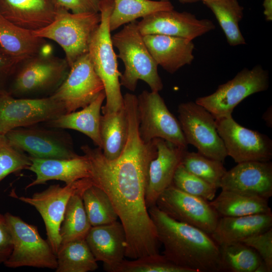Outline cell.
I'll return each instance as SVG.
<instances>
[{
	"instance_id": "1",
	"label": "cell",
	"mask_w": 272,
	"mask_h": 272,
	"mask_svg": "<svg viewBox=\"0 0 272 272\" xmlns=\"http://www.w3.org/2000/svg\"><path fill=\"white\" fill-rule=\"evenodd\" d=\"M128 133L120 155L109 160L99 147L81 149L91 166L93 184L110 199L126 236L125 256L131 259L159 253L160 242L146 203L151 162L157 155L155 140L144 142L135 117L128 119Z\"/></svg>"
},
{
	"instance_id": "2",
	"label": "cell",
	"mask_w": 272,
	"mask_h": 272,
	"mask_svg": "<svg viewBox=\"0 0 272 272\" xmlns=\"http://www.w3.org/2000/svg\"><path fill=\"white\" fill-rule=\"evenodd\" d=\"M148 211L168 259L191 272L222 271L220 246L211 235L173 219L156 205Z\"/></svg>"
},
{
	"instance_id": "3",
	"label": "cell",
	"mask_w": 272,
	"mask_h": 272,
	"mask_svg": "<svg viewBox=\"0 0 272 272\" xmlns=\"http://www.w3.org/2000/svg\"><path fill=\"white\" fill-rule=\"evenodd\" d=\"M114 6V0H101L100 24L91 40L88 53L95 71L104 88L106 104L102 106V113L117 111L123 106L121 92L117 55L111 40L109 18Z\"/></svg>"
},
{
	"instance_id": "4",
	"label": "cell",
	"mask_w": 272,
	"mask_h": 272,
	"mask_svg": "<svg viewBox=\"0 0 272 272\" xmlns=\"http://www.w3.org/2000/svg\"><path fill=\"white\" fill-rule=\"evenodd\" d=\"M113 46L118 51L117 56L124 65V71L120 77L121 86L134 91L138 82L146 83L151 91L159 92L163 88L158 72V65L150 53L141 34L136 21L126 24L111 36Z\"/></svg>"
},
{
	"instance_id": "5",
	"label": "cell",
	"mask_w": 272,
	"mask_h": 272,
	"mask_svg": "<svg viewBox=\"0 0 272 272\" xmlns=\"http://www.w3.org/2000/svg\"><path fill=\"white\" fill-rule=\"evenodd\" d=\"M70 68L65 58L40 53L19 64L6 90L16 98L49 97L64 81Z\"/></svg>"
},
{
	"instance_id": "6",
	"label": "cell",
	"mask_w": 272,
	"mask_h": 272,
	"mask_svg": "<svg viewBox=\"0 0 272 272\" xmlns=\"http://www.w3.org/2000/svg\"><path fill=\"white\" fill-rule=\"evenodd\" d=\"M100 21L99 12L73 13L58 8L51 24L32 32L36 37L59 44L70 67L80 57L88 53L91 40Z\"/></svg>"
},
{
	"instance_id": "7",
	"label": "cell",
	"mask_w": 272,
	"mask_h": 272,
	"mask_svg": "<svg viewBox=\"0 0 272 272\" xmlns=\"http://www.w3.org/2000/svg\"><path fill=\"white\" fill-rule=\"evenodd\" d=\"M269 87L267 71L257 64L244 68L231 80L219 85L212 94L199 97L195 102L210 112L215 119L232 115L235 107L247 97L266 91Z\"/></svg>"
},
{
	"instance_id": "8",
	"label": "cell",
	"mask_w": 272,
	"mask_h": 272,
	"mask_svg": "<svg viewBox=\"0 0 272 272\" xmlns=\"http://www.w3.org/2000/svg\"><path fill=\"white\" fill-rule=\"evenodd\" d=\"M4 215L12 233L13 247L4 264L9 268L30 266L55 269L56 255L48 241L41 237L37 227L10 213Z\"/></svg>"
},
{
	"instance_id": "9",
	"label": "cell",
	"mask_w": 272,
	"mask_h": 272,
	"mask_svg": "<svg viewBox=\"0 0 272 272\" xmlns=\"http://www.w3.org/2000/svg\"><path fill=\"white\" fill-rule=\"evenodd\" d=\"M137 114L139 133L144 142L159 138L187 149L179 122L158 92L144 90L137 96Z\"/></svg>"
},
{
	"instance_id": "10",
	"label": "cell",
	"mask_w": 272,
	"mask_h": 272,
	"mask_svg": "<svg viewBox=\"0 0 272 272\" xmlns=\"http://www.w3.org/2000/svg\"><path fill=\"white\" fill-rule=\"evenodd\" d=\"M66 113L63 104L50 96L16 98L6 89L0 90V134L48 122Z\"/></svg>"
},
{
	"instance_id": "11",
	"label": "cell",
	"mask_w": 272,
	"mask_h": 272,
	"mask_svg": "<svg viewBox=\"0 0 272 272\" xmlns=\"http://www.w3.org/2000/svg\"><path fill=\"white\" fill-rule=\"evenodd\" d=\"M92 184L91 179L85 178L62 187L59 184L51 185L31 197L15 195L39 212L45 224L47 240L55 254L61 244L59 230L69 200L73 194L84 191Z\"/></svg>"
},
{
	"instance_id": "12",
	"label": "cell",
	"mask_w": 272,
	"mask_h": 272,
	"mask_svg": "<svg viewBox=\"0 0 272 272\" xmlns=\"http://www.w3.org/2000/svg\"><path fill=\"white\" fill-rule=\"evenodd\" d=\"M178 121L188 144L209 158L223 162L228 156L212 114L195 102L180 103Z\"/></svg>"
},
{
	"instance_id": "13",
	"label": "cell",
	"mask_w": 272,
	"mask_h": 272,
	"mask_svg": "<svg viewBox=\"0 0 272 272\" xmlns=\"http://www.w3.org/2000/svg\"><path fill=\"white\" fill-rule=\"evenodd\" d=\"M5 135L13 146L31 157L71 159L79 156L71 135L63 129L37 124L12 129Z\"/></svg>"
},
{
	"instance_id": "14",
	"label": "cell",
	"mask_w": 272,
	"mask_h": 272,
	"mask_svg": "<svg viewBox=\"0 0 272 272\" xmlns=\"http://www.w3.org/2000/svg\"><path fill=\"white\" fill-rule=\"evenodd\" d=\"M103 91L104 85L87 53L70 67L64 81L50 96L61 102L68 113L87 106Z\"/></svg>"
},
{
	"instance_id": "15",
	"label": "cell",
	"mask_w": 272,
	"mask_h": 272,
	"mask_svg": "<svg viewBox=\"0 0 272 272\" xmlns=\"http://www.w3.org/2000/svg\"><path fill=\"white\" fill-rule=\"evenodd\" d=\"M215 120L227 155L236 163L270 161L272 140L267 135L241 125L232 115Z\"/></svg>"
},
{
	"instance_id": "16",
	"label": "cell",
	"mask_w": 272,
	"mask_h": 272,
	"mask_svg": "<svg viewBox=\"0 0 272 272\" xmlns=\"http://www.w3.org/2000/svg\"><path fill=\"white\" fill-rule=\"evenodd\" d=\"M156 206L173 219L197 227L210 235L220 218L210 201L186 193L173 184L159 196Z\"/></svg>"
},
{
	"instance_id": "17",
	"label": "cell",
	"mask_w": 272,
	"mask_h": 272,
	"mask_svg": "<svg viewBox=\"0 0 272 272\" xmlns=\"http://www.w3.org/2000/svg\"><path fill=\"white\" fill-rule=\"evenodd\" d=\"M143 35H163L193 40L215 29L209 19H198L190 13L179 12L174 9L153 13L138 22Z\"/></svg>"
},
{
	"instance_id": "18",
	"label": "cell",
	"mask_w": 272,
	"mask_h": 272,
	"mask_svg": "<svg viewBox=\"0 0 272 272\" xmlns=\"http://www.w3.org/2000/svg\"><path fill=\"white\" fill-rule=\"evenodd\" d=\"M220 188L266 199L272 196V163L247 161L227 171Z\"/></svg>"
},
{
	"instance_id": "19",
	"label": "cell",
	"mask_w": 272,
	"mask_h": 272,
	"mask_svg": "<svg viewBox=\"0 0 272 272\" xmlns=\"http://www.w3.org/2000/svg\"><path fill=\"white\" fill-rule=\"evenodd\" d=\"M155 140L157 155L149 166L146 195L148 209L156 205L159 196L172 184L175 173L181 164L184 152L187 150L161 139Z\"/></svg>"
},
{
	"instance_id": "20",
	"label": "cell",
	"mask_w": 272,
	"mask_h": 272,
	"mask_svg": "<svg viewBox=\"0 0 272 272\" xmlns=\"http://www.w3.org/2000/svg\"><path fill=\"white\" fill-rule=\"evenodd\" d=\"M85 240L96 261L103 263L106 271L112 272L124 259L126 236L120 222L92 226Z\"/></svg>"
},
{
	"instance_id": "21",
	"label": "cell",
	"mask_w": 272,
	"mask_h": 272,
	"mask_svg": "<svg viewBox=\"0 0 272 272\" xmlns=\"http://www.w3.org/2000/svg\"><path fill=\"white\" fill-rule=\"evenodd\" d=\"M30 158L31 164L27 170L34 172L36 178L28 184L25 189L45 184L52 180L70 184L91 176L90 164L84 155L71 159H44L31 156Z\"/></svg>"
},
{
	"instance_id": "22",
	"label": "cell",
	"mask_w": 272,
	"mask_h": 272,
	"mask_svg": "<svg viewBox=\"0 0 272 272\" xmlns=\"http://www.w3.org/2000/svg\"><path fill=\"white\" fill-rule=\"evenodd\" d=\"M57 11L51 0H0V14L17 26L31 31L51 24Z\"/></svg>"
},
{
	"instance_id": "23",
	"label": "cell",
	"mask_w": 272,
	"mask_h": 272,
	"mask_svg": "<svg viewBox=\"0 0 272 272\" xmlns=\"http://www.w3.org/2000/svg\"><path fill=\"white\" fill-rule=\"evenodd\" d=\"M143 39L157 64L169 73L174 74L194 59L192 40L158 34L144 35Z\"/></svg>"
},
{
	"instance_id": "24",
	"label": "cell",
	"mask_w": 272,
	"mask_h": 272,
	"mask_svg": "<svg viewBox=\"0 0 272 272\" xmlns=\"http://www.w3.org/2000/svg\"><path fill=\"white\" fill-rule=\"evenodd\" d=\"M272 226V213L239 217H220L211 234L219 245L241 242L252 236L262 233Z\"/></svg>"
},
{
	"instance_id": "25",
	"label": "cell",
	"mask_w": 272,
	"mask_h": 272,
	"mask_svg": "<svg viewBox=\"0 0 272 272\" xmlns=\"http://www.w3.org/2000/svg\"><path fill=\"white\" fill-rule=\"evenodd\" d=\"M106 98L104 91L87 106L78 111L65 113L43 125L53 128L77 130L88 137L97 147L102 148L100 121L102 103Z\"/></svg>"
},
{
	"instance_id": "26",
	"label": "cell",
	"mask_w": 272,
	"mask_h": 272,
	"mask_svg": "<svg viewBox=\"0 0 272 272\" xmlns=\"http://www.w3.org/2000/svg\"><path fill=\"white\" fill-rule=\"evenodd\" d=\"M46 40L32 31L17 26L0 14V45L9 54L22 61L42 52L47 53Z\"/></svg>"
},
{
	"instance_id": "27",
	"label": "cell",
	"mask_w": 272,
	"mask_h": 272,
	"mask_svg": "<svg viewBox=\"0 0 272 272\" xmlns=\"http://www.w3.org/2000/svg\"><path fill=\"white\" fill-rule=\"evenodd\" d=\"M210 202L220 217L271 213L267 199L233 191L222 190Z\"/></svg>"
},
{
	"instance_id": "28",
	"label": "cell",
	"mask_w": 272,
	"mask_h": 272,
	"mask_svg": "<svg viewBox=\"0 0 272 272\" xmlns=\"http://www.w3.org/2000/svg\"><path fill=\"white\" fill-rule=\"evenodd\" d=\"M128 133V120L124 104L121 109L101 115V149L106 159L112 160L120 155L126 144Z\"/></svg>"
},
{
	"instance_id": "29",
	"label": "cell",
	"mask_w": 272,
	"mask_h": 272,
	"mask_svg": "<svg viewBox=\"0 0 272 272\" xmlns=\"http://www.w3.org/2000/svg\"><path fill=\"white\" fill-rule=\"evenodd\" d=\"M174 9L169 0H114L109 18L111 32L153 13Z\"/></svg>"
},
{
	"instance_id": "30",
	"label": "cell",
	"mask_w": 272,
	"mask_h": 272,
	"mask_svg": "<svg viewBox=\"0 0 272 272\" xmlns=\"http://www.w3.org/2000/svg\"><path fill=\"white\" fill-rule=\"evenodd\" d=\"M215 16L231 46L246 44L241 32L239 22L243 17V7L237 0H203Z\"/></svg>"
},
{
	"instance_id": "31",
	"label": "cell",
	"mask_w": 272,
	"mask_h": 272,
	"mask_svg": "<svg viewBox=\"0 0 272 272\" xmlns=\"http://www.w3.org/2000/svg\"><path fill=\"white\" fill-rule=\"evenodd\" d=\"M56 255V272L93 271L98 267L85 239L61 244Z\"/></svg>"
},
{
	"instance_id": "32",
	"label": "cell",
	"mask_w": 272,
	"mask_h": 272,
	"mask_svg": "<svg viewBox=\"0 0 272 272\" xmlns=\"http://www.w3.org/2000/svg\"><path fill=\"white\" fill-rule=\"evenodd\" d=\"M83 192L73 194L69 200L59 230L61 244L85 239L92 227L84 208Z\"/></svg>"
},
{
	"instance_id": "33",
	"label": "cell",
	"mask_w": 272,
	"mask_h": 272,
	"mask_svg": "<svg viewBox=\"0 0 272 272\" xmlns=\"http://www.w3.org/2000/svg\"><path fill=\"white\" fill-rule=\"evenodd\" d=\"M219 246L222 271L255 272L262 261L256 250L242 242Z\"/></svg>"
},
{
	"instance_id": "34",
	"label": "cell",
	"mask_w": 272,
	"mask_h": 272,
	"mask_svg": "<svg viewBox=\"0 0 272 272\" xmlns=\"http://www.w3.org/2000/svg\"><path fill=\"white\" fill-rule=\"evenodd\" d=\"M84 208L92 226L110 224L118 216L106 193L93 184L82 193Z\"/></svg>"
},
{
	"instance_id": "35",
	"label": "cell",
	"mask_w": 272,
	"mask_h": 272,
	"mask_svg": "<svg viewBox=\"0 0 272 272\" xmlns=\"http://www.w3.org/2000/svg\"><path fill=\"white\" fill-rule=\"evenodd\" d=\"M223 163L207 157L198 152H188L186 150L181 164L190 172L219 188L227 171Z\"/></svg>"
},
{
	"instance_id": "36",
	"label": "cell",
	"mask_w": 272,
	"mask_h": 272,
	"mask_svg": "<svg viewBox=\"0 0 272 272\" xmlns=\"http://www.w3.org/2000/svg\"><path fill=\"white\" fill-rule=\"evenodd\" d=\"M112 272H191L159 253L127 260L124 259Z\"/></svg>"
},
{
	"instance_id": "37",
	"label": "cell",
	"mask_w": 272,
	"mask_h": 272,
	"mask_svg": "<svg viewBox=\"0 0 272 272\" xmlns=\"http://www.w3.org/2000/svg\"><path fill=\"white\" fill-rule=\"evenodd\" d=\"M30 156L13 146L5 135L0 134V182L9 175L28 169Z\"/></svg>"
},
{
	"instance_id": "38",
	"label": "cell",
	"mask_w": 272,
	"mask_h": 272,
	"mask_svg": "<svg viewBox=\"0 0 272 272\" xmlns=\"http://www.w3.org/2000/svg\"><path fill=\"white\" fill-rule=\"evenodd\" d=\"M172 184L188 194L211 201L218 188L187 170L181 164L177 168Z\"/></svg>"
},
{
	"instance_id": "39",
	"label": "cell",
	"mask_w": 272,
	"mask_h": 272,
	"mask_svg": "<svg viewBox=\"0 0 272 272\" xmlns=\"http://www.w3.org/2000/svg\"><path fill=\"white\" fill-rule=\"evenodd\" d=\"M241 242L252 247L260 255L266 265L268 272L272 271V228L252 236Z\"/></svg>"
},
{
	"instance_id": "40",
	"label": "cell",
	"mask_w": 272,
	"mask_h": 272,
	"mask_svg": "<svg viewBox=\"0 0 272 272\" xmlns=\"http://www.w3.org/2000/svg\"><path fill=\"white\" fill-rule=\"evenodd\" d=\"M57 8H61L73 13H99L101 0H51Z\"/></svg>"
},
{
	"instance_id": "41",
	"label": "cell",
	"mask_w": 272,
	"mask_h": 272,
	"mask_svg": "<svg viewBox=\"0 0 272 272\" xmlns=\"http://www.w3.org/2000/svg\"><path fill=\"white\" fill-rule=\"evenodd\" d=\"M22 61L7 53L0 45V90L12 77Z\"/></svg>"
},
{
	"instance_id": "42",
	"label": "cell",
	"mask_w": 272,
	"mask_h": 272,
	"mask_svg": "<svg viewBox=\"0 0 272 272\" xmlns=\"http://www.w3.org/2000/svg\"><path fill=\"white\" fill-rule=\"evenodd\" d=\"M13 247L12 235L5 215L0 213V265L10 257Z\"/></svg>"
},
{
	"instance_id": "43",
	"label": "cell",
	"mask_w": 272,
	"mask_h": 272,
	"mask_svg": "<svg viewBox=\"0 0 272 272\" xmlns=\"http://www.w3.org/2000/svg\"><path fill=\"white\" fill-rule=\"evenodd\" d=\"M262 6L264 8L263 14L268 22L272 21V0H264Z\"/></svg>"
},
{
	"instance_id": "44",
	"label": "cell",
	"mask_w": 272,
	"mask_h": 272,
	"mask_svg": "<svg viewBox=\"0 0 272 272\" xmlns=\"http://www.w3.org/2000/svg\"><path fill=\"white\" fill-rule=\"evenodd\" d=\"M262 118L268 127H272V108L271 106L265 111Z\"/></svg>"
},
{
	"instance_id": "45",
	"label": "cell",
	"mask_w": 272,
	"mask_h": 272,
	"mask_svg": "<svg viewBox=\"0 0 272 272\" xmlns=\"http://www.w3.org/2000/svg\"><path fill=\"white\" fill-rule=\"evenodd\" d=\"M255 272H268L266 265L263 260L256 268Z\"/></svg>"
},
{
	"instance_id": "46",
	"label": "cell",
	"mask_w": 272,
	"mask_h": 272,
	"mask_svg": "<svg viewBox=\"0 0 272 272\" xmlns=\"http://www.w3.org/2000/svg\"><path fill=\"white\" fill-rule=\"evenodd\" d=\"M181 4H190L195 3L198 1H203V0H178Z\"/></svg>"
}]
</instances>
